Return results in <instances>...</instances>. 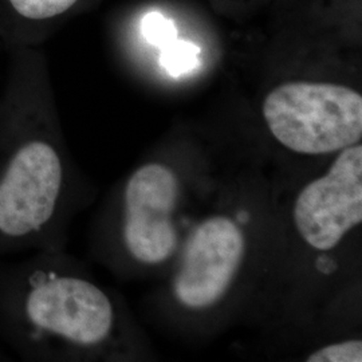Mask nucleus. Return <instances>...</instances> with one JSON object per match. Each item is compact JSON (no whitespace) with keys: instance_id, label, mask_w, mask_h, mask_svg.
I'll use <instances>...</instances> for the list:
<instances>
[{"instance_id":"obj_3","label":"nucleus","mask_w":362,"mask_h":362,"mask_svg":"<svg viewBox=\"0 0 362 362\" xmlns=\"http://www.w3.org/2000/svg\"><path fill=\"white\" fill-rule=\"evenodd\" d=\"M262 112L272 136L296 153H336L361 140V94L344 85L286 82L269 93Z\"/></svg>"},{"instance_id":"obj_2","label":"nucleus","mask_w":362,"mask_h":362,"mask_svg":"<svg viewBox=\"0 0 362 362\" xmlns=\"http://www.w3.org/2000/svg\"><path fill=\"white\" fill-rule=\"evenodd\" d=\"M116 330L113 299L66 269L57 250L0 262V337L21 358L101 353L115 341Z\"/></svg>"},{"instance_id":"obj_7","label":"nucleus","mask_w":362,"mask_h":362,"mask_svg":"<svg viewBox=\"0 0 362 362\" xmlns=\"http://www.w3.org/2000/svg\"><path fill=\"white\" fill-rule=\"evenodd\" d=\"M81 0H0V39L7 49L39 46L49 28Z\"/></svg>"},{"instance_id":"obj_9","label":"nucleus","mask_w":362,"mask_h":362,"mask_svg":"<svg viewBox=\"0 0 362 362\" xmlns=\"http://www.w3.org/2000/svg\"><path fill=\"white\" fill-rule=\"evenodd\" d=\"M141 33L146 42L156 47H165L177 39V27L163 13H148L141 21Z\"/></svg>"},{"instance_id":"obj_8","label":"nucleus","mask_w":362,"mask_h":362,"mask_svg":"<svg viewBox=\"0 0 362 362\" xmlns=\"http://www.w3.org/2000/svg\"><path fill=\"white\" fill-rule=\"evenodd\" d=\"M161 50V65L173 77L188 73L199 66L200 49L192 42L175 39Z\"/></svg>"},{"instance_id":"obj_1","label":"nucleus","mask_w":362,"mask_h":362,"mask_svg":"<svg viewBox=\"0 0 362 362\" xmlns=\"http://www.w3.org/2000/svg\"><path fill=\"white\" fill-rule=\"evenodd\" d=\"M0 98V260L57 250L67 168L39 46L8 49Z\"/></svg>"},{"instance_id":"obj_6","label":"nucleus","mask_w":362,"mask_h":362,"mask_svg":"<svg viewBox=\"0 0 362 362\" xmlns=\"http://www.w3.org/2000/svg\"><path fill=\"white\" fill-rule=\"evenodd\" d=\"M245 236L226 216L204 220L194 228L173 281L175 297L188 309L202 310L219 302L240 267Z\"/></svg>"},{"instance_id":"obj_4","label":"nucleus","mask_w":362,"mask_h":362,"mask_svg":"<svg viewBox=\"0 0 362 362\" xmlns=\"http://www.w3.org/2000/svg\"><path fill=\"white\" fill-rule=\"evenodd\" d=\"M179 182L172 169L152 163L136 169L121 194L119 240L130 258L158 264L173 254L177 233L173 212Z\"/></svg>"},{"instance_id":"obj_5","label":"nucleus","mask_w":362,"mask_h":362,"mask_svg":"<svg viewBox=\"0 0 362 362\" xmlns=\"http://www.w3.org/2000/svg\"><path fill=\"white\" fill-rule=\"evenodd\" d=\"M293 219L300 238L318 251L338 246L361 224V144L339 151L327 173L300 191Z\"/></svg>"},{"instance_id":"obj_10","label":"nucleus","mask_w":362,"mask_h":362,"mask_svg":"<svg viewBox=\"0 0 362 362\" xmlns=\"http://www.w3.org/2000/svg\"><path fill=\"white\" fill-rule=\"evenodd\" d=\"M309 362H361V339H348L324 346L311 353Z\"/></svg>"}]
</instances>
